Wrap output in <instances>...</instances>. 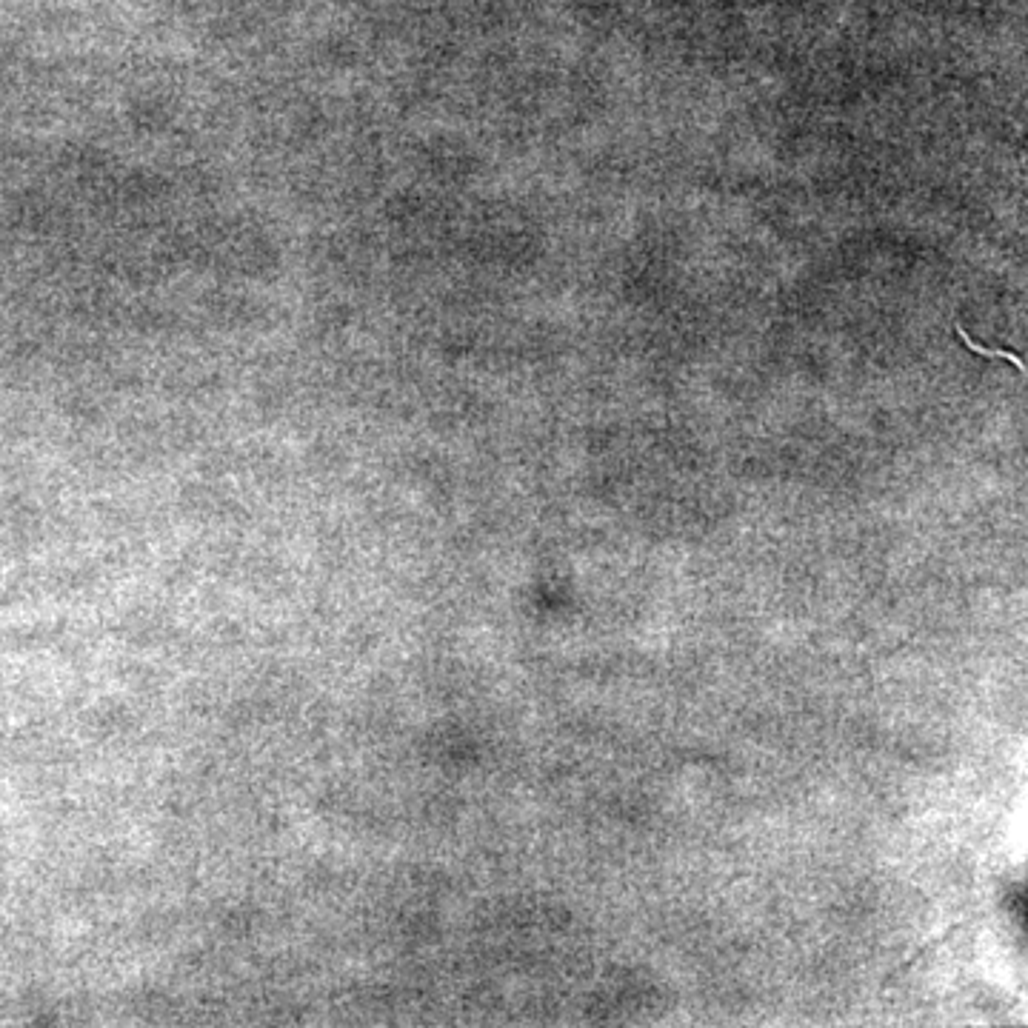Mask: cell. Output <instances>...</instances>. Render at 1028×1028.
Here are the masks:
<instances>
[{
    "label": "cell",
    "mask_w": 1028,
    "mask_h": 1028,
    "mask_svg": "<svg viewBox=\"0 0 1028 1028\" xmlns=\"http://www.w3.org/2000/svg\"><path fill=\"white\" fill-rule=\"evenodd\" d=\"M957 332H960V337H963V340H966V346H969L971 352H977V355H986V357H1006V360H1011V363H1014V366H1017V369H1026V363H1023V357L1011 355V352H1006V349H986V346H980V343H974V340H971V337L966 335V329H963V326H960V329H957Z\"/></svg>",
    "instance_id": "6da1fadb"
}]
</instances>
